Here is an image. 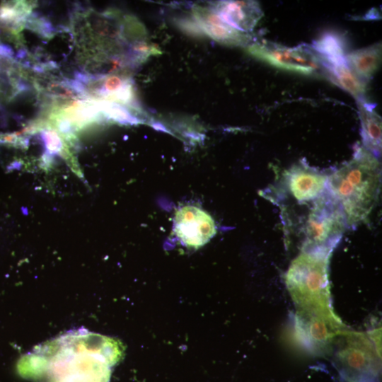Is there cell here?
<instances>
[{"label":"cell","instance_id":"5b68a950","mask_svg":"<svg viewBox=\"0 0 382 382\" xmlns=\"http://www.w3.org/2000/svg\"><path fill=\"white\" fill-rule=\"evenodd\" d=\"M328 174L299 161L282 173L275 199L294 200L299 205H309L328 190Z\"/></svg>","mask_w":382,"mask_h":382},{"label":"cell","instance_id":"30bf717a","mask_svg":"<svg viewBox=\"0 0 382 382\" xmlns=\"http://www.w3.org/2000/svg\"><path fill=\"white\" fill-rule=\"evenodd\" d=\"M357 107L362 146L378 158L381 153V117L375 111L374 105L363 98L357 99Z\"/></svg>","mask_w":382,"mask_h":382},{"label":"cell","instance_id":"3957f363","mask_svg":"<svg viewBox=\"0 0 382 382\" xmlns=\"http://www.w3.org/2000/svg\"><path fill=\"white\" fill-rule=\"evenodd\" d=\"M331 252L308 250L291 262L286 282L301 308H329L328 259Z\"/></svg>","mask_w":382,"mask_h":382},{"label":"cell","instance_id":"8fae6325","mask_svg":"<svg viewBox=\"0 0 382 382\" xmlns=\"http://www.w3.org/2000/svg\"><path fill=\"white\" fill-rule=\"evenodd\" d=\"M381 43L352 51L346 55L350 69L361 79L367 81L378 69L381 62Z\"/></svg>","mask_w":382,"mask_h":382},{"label":"cell","instance_id":"9c48e42d","mask_svg":"<svg viewBox=\"0 0 382 382\" xmlns=\"http://www.w3.org/2000/svg\"><path fill=\"white\" fill-rule=\"evenodd\" d=\"M217 9L223 21L241 32L253 30L263 16L259 4L253 1H222Z\"/></svg>","mask_w":382,"mask_h":382},{"label":"cell","instance_id":"4fadbf2b","mask_svg":"<svg viewBox=\"0 0 382 382\" xmlns=\"http://www.w3.org/2000/svg\"><path fill=\"white\" fill-rule=\"evenodd\" d=\"M331 81L352 95L357 99L362 98L366 91L365 81L359 78L349 67L347 62L324 66Z\"/></svg>","mask_w":382,"mask_h":382},{"label":"cell","instance_id":"7a4b0ae2","mask_svg":"<svg viewBox=\"0 0 382 382\" xmlns=\"http://www.w3.org/2000/svg\"><path fill=\"white\" fill-rule=\"evenodd\" d=\"M381 184L378 158L359 144L350 160L328 174V189L340 203L348 228L367 221L378 202Z\"/></svg>","mask_w":382,"mask_h":382},{"label":"cell","instance_id":"8992f818","mask_svg":"<svg viewBox=\"0 0 382 382\" xmlns=\"http://www.w3.org/2000/svg\"><path fill=\"white\" fill-rule=\"evenodd\" d=\"M248 52L270 66L303 75L316 74L322 65L316 52L306 46L287 47L265 42L250 45Z\"/></svg>","mask_w":382,"mask_h":382},{"label":"cell","instance_id":"6da1fadb","mask_svg":"<svg viewBox=\"0 0 382 382\" xmlns=\"http://www.w3.org/2000/svg\"><path fill=\"white\" fill-rule=\"evenodd\" d=\"M123 352L119 340L79 328L37 346L30 357L42 366L46 382H109Z\"/></svg>","mask_w":382,"mask_h":382},{"label":"cell","instance_id":"ba28073f","mask_svg":"<svg viewBox=\"0 0 382 382\" xmlns=\"http://www.w3.org/2000/svg\"><path fill=\"white\" fill-rule=\"evenodd\" d=\"M298 322L300 333L315 345L328 342L340 328L330 308H301Z\"/></svg>","mask_w":382,"mask_h":382},{"label":"cell","instance_id":"7c38bea8","mask_svg":"<svg viewBox=\"0 0 382 382\" xmlns=\"http://www.w3.org/2000/svg\"><path fill=\"white\" fill-rule=\"evenodd\" d=\"M313 50L322 65H334L346 62L345 43L340 37L332 33H325L313 44Z\"/></svg>","mask_w":382,"mask_h":382},{"label":"cell","instance_id":"277c9868","mask_svg":"<svg viewBox=\"0 0 382 382\" xmlns=\"http://www.w3.org/2000/svg\"><path fill=\"white\" fill-rule=\"evenodd\" d=\"M346 226L342 207L328 187L308 209L302 226L305 235L302 250L332 252L340 242Z\"/></svg>","mask_w":382,"mask_h":382},{"label":"cell","instance_id":"5bb4252c","mask_svg":"<svg viewBox=\"0 0 382 382\" xmlns=\"http://www.w3.org/2000/svg\"><path fill=\"white\" fill-rule=\"evenodd\" d=\"M343 354V361L349 369L364 371L369 369L370 358L361 349L355 348L347 349Z\"/></svg>","mask_w":382,"mask_h":382},{"label":"cell","instance_id":"52a82bcc","mask_svg":"<svg viewBox=\"0 0 382 382\" xmlns=\"http://www.w3.org/2000/svg\"><path fill=\"white\" fill-rule=\"evenodd\" d=\"M174 230L185 245L196 248L204 245L216 233L212 216L195 206H186L176 212Z\"/></svg>","mask_w":382,"mask_h":382},{"label":"cell","instance_id":"9a60e30c","mask_svg":"<svg viewBox=\"0 0 382 382\" xmlns=\"http://www.w3.org/2000/svg\"><path fill=\"white\" fill-rule=\"evenodd\" d=\"M11 50L5 45L0 43V59L11 56Z\"/></svg>","mask_w":382,"mask_h":382}]
</instances>
